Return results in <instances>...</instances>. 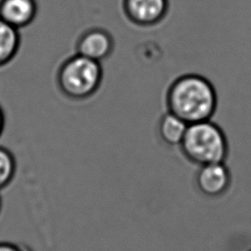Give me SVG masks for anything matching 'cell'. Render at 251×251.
<instances>
[{
    "instance_id": "obj_7",
    "label": "cell",
    "mask_w": 251,
    "mask_h": 251,
    "mask_svg": "<svg viewBox=\"0 0 251 251\" xmlns=\"http://www.w3.org/2000/svg\"><path fill=\"white\" fill-rule=\"evenodd\" d=\"M35 0H1L0 19L17 29L30 25L35 19Z\"/></svg>"
},
{
    "instance_id": "obj_10",
    "label": "cell",
    "mask_w": 251,
    "mask_h": 251,
    "mask_svg": "<svg viewBox=\"0 0 251 251\" xmlns=\"http://www.w3.org/2000/svg\"><path fill=\"white\" fill-rule=\"evenodd\" d=\"M17 164L13 153L9 149L0 146V190L13 180Z\"/></svg>"
},
{
    "instance_id": "obj_6",
    "label": "cell",
    "mask_w": 251,
    "mask_h": 251,
    "mask_svg": "<svg viewBox=\"0 0 251 251\" xmlns=\"http://www.w3.org/2000/svg\"><path fill=\"white\" fill-rule=\"evenodd\" d=\"M113 38L101 28H92L81 34L76 44L78 55L100 62L106 59L113 50Z\"/></svg>"
},
{
    "instance_id": "obj_12",
    "label": "cell",
    "mask_w": 251,
    "mask_h": 251,
    "mask_svg": "<svg viewBox=\"0 0 251 251\" xmlns=\"http://www.w3.org/2000/svg\"><path fill=\"white\" fill-rule=\"evenodd\" d=\"M4 126H5V115H4V112H3L2 108L0 107V136L3 132Z\"/></svg>"
},
{
    "instance_id": "obj_1",
    "label": "cell",
    "mask_w": 251,
    "mask_h": 251,
    "mask_svg": "<svg viewBox=\"0 0 251 251\" xmlns=\"http://www.w3.org/2000/svg\"><path fill=\"white\" fill-rule=\"evenodd\" d=\"M167 106L187 125L209 121L217 107L216 90L204 76L181 75L169 87Z\"/></svg>"
},
{
    "instance_id": "obj_8",
    "label": "cell",
    "mask_w": 251,
    "mask_h": 251,
    "mask_svg": "<svg viewBox=\"0 0 251 251\" xmlns=\"http://www.w3.org/2000/svg\"><path fill=\"white\" fill-rule=\"evenodd\" d=\"M188 125L171 112L162 116L159 122V134L168 145H180Z\"/></svg>"
},
{
    "instance_id": "obj_14",
    "label": "cell",
    "mask_w": 251,
    "mask_h": 251,
    "mask_svg": "<svg viewBox=\"0 0 251 251\" xmlns=\"http://www.w3.org/2000/svg\"><path fill=\"white\" fill-rule=\"evenodd\" d=\"M249 251H251V249H250V250H249Z\"/></svg>"
},
{
    "instance_id": "obj_13",
    "label": "cell",
    "mask_w": 251,
    "mask_h": 251,
    "mask_svg": "<svg viewBox=\"0 0 251 251\" xmlns=\"http://www.w3.org/2000/svg\"><path fill=\"white\" fill-rule=\"evenodd\" d=\"M1 206H2V201H1V197H0V211H1Z\"/></svg>"
},
{
    "instance_id": "obj_3",
    "label": "cell",
    "mask_w": 251,
    "mask_h": 251,
    "mask_svg": "<svg viewBox=\"0 0 251 251\" xmlns=\"http://www.w3.org/2000/svg\"><path fill=\"white\" fill-rule=\"evenodd\" d=\"M102 80L100 62L76 54L66 60L57 74L60 90L69 98L80 100L91 96Z\"/></svg>"
},
{
    "instance_id": "obj_5",
    "label": "cell",
    "mask_w": 251,
    "mask_h": 251,
    "mask_svg": "<svg viewBox=\"0 0 251 251\" xmlns=\"http://www.w3.org/2000/svg\"><path fill=\"white\" fill-rule=\"evenodd\" d=\"M168 0H124V11L129 21L138 25L159 23L168 11Z\"/></svg>"
},
{
    "instance_id": "obj_2",
    "label": "cell",
    "mask_w": 251,
    "mask_h": 251,
    "mask_svg": "<svg viewBox=\"0 0 251 251\" xmlns=\"http://www.w3.org/2000/svg\"><path fill=\"white\" fill-rule=\"evenodd\" d=\"M179 146L190 162L200 166L224 163L228 152L225 133L210 120L188 125Z\"/></svg>"
},
{
    "instance_id": "obj_9",
    "label": "cell",
    "mask_w": 251,
    "mask_h": 251,
    "mask_svg": "<svg viewBox=\"0 0 251 251\" xmlns=\"http://www.w3.org/2000/svg\"><path fill=\"white\" fill-rule=\"evenodd\" d=\"M21 44L19 29L0 19V67L10 63L17 55Z\"/></svg>"
},
{
    "instance_id": "obj_11",
    "label": "cell",
    "mask_w": 251,
    "mask_h": 251,
    "mask_svg": "<svg viewBox=\"0 0 251 251\" xmlns=\"http://www.w3.org/2000/svg\"><path fill=\"white\" fill-rule=\"evenodd\" d=\"M0 251H24L20 246L9 243V242H0Z\"/></svg>"
},
{
    "instance_id": "obj_4",
    "label": "cell",
    "mask_w": 251,
    "mask_h": 251,
    "mask_svg": "<svg viewBox=\"0 0 251 251\" xmlns=\"http://www.w3.org/2000/svg\"><path fill=\"white\" fill-rule=\"evenodd\" d=\"M199 191L208 197L223 195L230 185V174L224 163L203 165L196 175Z\"/></svg>"
}]
</instances>
